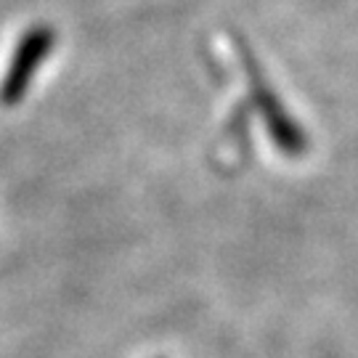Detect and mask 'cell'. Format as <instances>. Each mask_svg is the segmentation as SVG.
Returning a JSON list of instances; mask_svg holds the SVG:
<instances>
[{
    "label": "cell",
    "instance_id": "obj_1",
    "mask_svg": "<svg viewBox=\"0 0 358 358\" xmlns=\"http://www.w3.org/2000/svg\"><path fill=\"white\" fill-rule=\"evenodd\" d=\"M53 48H56V29L51 24H32L22 32L0 83V103L6 109H13L24 101L27 90L32 88L35 75L45 66Z\"/></svg>",
    "mask_w": 358,
    "mask_h": 358
}]
</instances>
